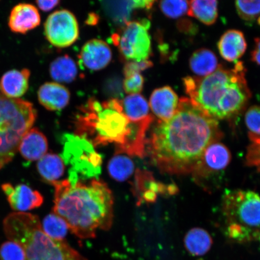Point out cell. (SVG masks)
Masks as SVG:
<instances>
[{
    "label": "cell",
    "mask_w": 260,
    "mask_h": 260,
    "mask_svg": "<svg viewBox=\"0 0 260 260\" xmlns=\"http://www.w3.org/2000/svg\"><path fill=\"white\" fill-rule=\"evenodd\" d=\"M221 138L217 120L190 99L182 98L175 115L154 126L148 152L156 167L165 173L192 174L206 149Z\"/></svg>",
    "instance_id": "1"
},
{
    "label": "cell",
    "mask_w": 260,
    "mask_h": 260,
    "mask_svg": "<svg viewBox=\"0 0 260 260\" xmlns=\"http://www.w3.org/2000/svg\"><path fill=\"white\" fill-rule=\"evenodd\" d=\"M55 187L54 213L67 223L81 239L93 238L98 229L108 230L113 219V197L102 181L93 179L88 183L69 181L53 184Z\"/></svg>",
    "instance_id": "2"
},
{
    "label": "cell",
    "mask_w": 260,
    "mask_h": 260,
    "mask_svg": "<svg viewBox=\"0 0 260 260\" xmlns=\"http://www.w3.org/2000/svg\"><path fill=\"white\" fill-rule=\"evenodd\" d=\"M246 69L237 61L232 70L218 69L209 76L183 79L190 99L212 118L226 119L239 114L251 96L246 79Z\"/></svg>",
    "instance_id": "3"
},
{
    "label": "cell",
    "mask_w": 260,
    "mask_h": 260,
    "mask_svg": "<svg viewBox=\"0 0 260 260\" xmlns=\"http://www.w3.org/2000/svg\"><path fill=\"white\" fill-rule=\"evenodd\" d=\"M77 120V135L93 146L115 144L119 147L131 133L132 123L123 112L121 101L100 102L90 99L81 107Z\"/></svg>",
    "instance_id": "4"
},
{
    "label": "cell",
    "mask_w": 260,
    "mask_h": 260,
    "mask_svg": "<svg viewBox=\"0 0 260 260\" xmlns=\"http://www.w3.org/2000/svg\"><path fill=\"white\" fill-rule=\"evenodd\" d=\"M3 226L8 238L23 247L26 260H87L64 240L48 237L34 214H10L4 220Z\"/></svg>",
    "instance_id": "5"
},
{
    "label": "cell",
    "mask_w": 260,
    "mask_h": 260,
    "mask_svg": "<svg viewBox=\"0 0 260 260\" xmlns=\"http://www.w3.org/2000/svg\"><path fill=\"white\" fill-rule=\"evenodd\" d=\"M222 206L229 238L240 243L260 241L258 194L251 190L227 191Z\"/></svg>",
    "instance_id": "6"
},
{
    "label": "cell",
    "mask_w": 260,
    "mask_h": 260,
    "mask_svg": "<svg viewBox=\"0 0 260 260\" xmlns=\"http://www.w3.org/2000/svg\"><path fill=\"white\" fill-rule=\"evenodd\" d=\"M32 104L9 99L0 92V170L11 162L23 136L37 119Z\"/></svg>",
    "instance_id": "7"
},
{
    "label": "cell",
    "mask_w": 260,
    "mask_h": 260,
    "mask_svg": "<svg viewBox=\"0 0 260 260\" xmlns=\"http://www.w3.org/2000/svg\"><path fill=\"white\" fill-rule=\"evenodd\" d=\"M62 158L70 167L71 186L86 179L96 178L102 172V158L88 140L77 135L63 136Z\"/></svg>",
    "instance_id": "8"
},
{
    "label": "cell",
    "mask_w": 260,
    "mask_h": 260,
    "mask_svg": "<svg viewBox=\"0 0 260 260\" xmlns=\"http://www.w3.org/2000/svg\"><path fill=\"white\" fill-rule=\"evenodd\" d=\"M149 22L129 21L120 34L114 35L112 41L125 59L141 61L148 60L151 54V40L148 32Z\"/></svg>",
    "instance_id": "9"
},
{
    "label": "cell",
    "mask_w": 260,
    "mask_h": 260,
    "mask_svg": "<svg viewBox=\"0 0 260 260\" xmlns=\"http://www.w3.org/2000/svg\"><path fill=\"white\" fill-rule=\"evenodd\" d=\"M44 30L48 41L57 48L71 46L79 36L76 16L67 10H60L49 16L44 25Z\"/></svg>",
    "instance_id": "10"
},
{
    "label": "cell",
    "mask_w": 260,
    "mask_h": 260,
    "mask_svg": "<svg viewBox=\"0 0 260 260\" xmlns=\"http://www.w3.org/2000/svg\"><path fill=\"white\" fill-rule=\"evenodd\" d=\"M231 160L229 149L222 143L214 142L206 149L192 174L198 179L206 178L225 170Z\"/></svg>",
    "instance_id": "11"
},
{
    "label": "cell",
    "mask_w": 260,
    "mask_h": 260,
    "mask_svg": "<svg viewBox=\"0 0 260 260\" xmlns=\"http://www.w3.org/2000/svg\"><path fill=\"white\" fill-rule=\"evenodd\" d=\"M2 188L12 209L18 212L24 213L36 209L44 202L42 194L27 185L21 184L14 187L11 184L5 183Z\"/></svg>",
    "instance_id": "12"
},
{
    "label": "cell",
    "mask_w": 260,
    "mask_h": 260,
    "mask_svg": "<svg viewBox=\"0 0 260 260\" xmlns=\"http://www.w3.org/2000/svg\"><path fill=\"white\" fill-rule=\"evenodd\" d=\"M79 57L81 67L90 71H99L111 61L112 50L106 42L95 39L83 45Z\"/></svg>",
    "instance_id": "13"
},
{
    "label": "cell",
    "mask_w": 260,
    "mask_h": 260,
    "mask_svg": "<svg viewBox=\"0 0 260 260\" xmlns=\"http://www.w3.org/2000/svg\"><path fill=\"white\" fill-rule=\"evenodd\" d=\"M179 104L177 93L170 86L156 89L149 100V107L160 121L170 119L176 113Z\"/></svg>",
    "instance_id": "14"
},
{
    "label": "cell",
    "mask_w": 260,
    "mask_h": 260,
    "mask_svg": "<svg viewBox=\"0 0 260 260\" xmlns=\"http://www.w3.org/2000/svg\"><path fill=\"white\" fill-rule=\"evenodd\" d=\"M40 23L41 16L38 9L28 3H20L12 9L8 24L13 32L24 34Z\"/></svg>",
    "instance_id": "15"
},
{
    "label": "cell",
    "mask_w": 260,
    "mask_h": 260,
    "mask_svg": "<svg viewBox=\"0 0 260 260\" xmlns=\"http://www.w3.org/2000/svg\"><path fill=\"white\" fill-rule=\"evenodd\" d=\"M39 102L50 111H58L66 107L70 103L69 90L58 83H45L38 90Z\"/></svg>",
    "instance_id": "16"
},
{
    "label": "cell",
    "mask_w": 260,
    "mask_h": 260,
    "mask_svg": "<svg viewBox=\"0 0 260 260\" xmlns=\"http://www.w3.org/2000/svg\"><path fill=\"white\" fill-rule=\"evenodd\" d=\"M217 47L223 59L229 62L236 63L246 50L245 36L239 30H228L220 38Z\"/></svg>",
    "instance_id": "17"
},
{
    "label": "cell",
    "mask_w": 260,
    "mask_h": 260,
    "mask_svg": "<svg viewBox=\"0 0 260 260\" xmlns=\"http://www.w3.org/2000/svg\"><path fill=\"white\" fill-rule=\"evenodd\" d=\"M154 3L148 0L136 1L102 2V7L106 14L117 23L126 24L133 11L136 9H150Z\"/></svg>",
    "instance_id": "18"
},
{
    "label": "cell",
    "mask_w": 260,
    "mask_h": 260,
    "mask_svg": "<svg viewBox=\"0 0 260 260\" xmlns=\"http://www.w3.org/2000/svg\"><path fill=\"white\" fill-rule=\"evenodd\" d=\"M30 76L28 69L8 71L0 80V92L9 99H19L28 89Z\"/></svg>",
    "instance_id": "19"
},
{
    "label": "cell",
    "mask_w": 260,
    "mask_h": 260,
    "mask_svg": "<svg viewBox=\"0 0 260 260\" xmlns=\"http://www.w3.org/2000/svg\"><path fill=\"white\" fill-rule=\"evenodd\" d=\"M18 149L25 160H40L47 153V139L38 128H31L22 138Z\"/></svg>",
    "instance_id": "20"
},
{
    "label": "cell",
    "mask_w": 260,
    "mask_h": 260,
    "mask_svg": "<svg viewBox=\"0 0 260 260\" xmlns=\"http://www.w3.org/2000/svg\"><path fill=\"white\" fill-rule=\"evenodd\" d=\"M121 105L123 113L131 122L140 123L154 119L149 114L147 101L140 93L125 97L121 101Z\"/></svg>",
    "instance_id": "21"
},
{
    "label": "cell",
    "mask_w": 260,
    "mask_h": 260,
    "mask_svg": "<svg viewBox=\"0 0 260 260\" xmlns=\"http://www.w3.org/2000/svg\"><path fill=\"white\" fill-rule=\"evenodd\" d=\"M135 192L139 202H153L160 193L167 189L164 185L157 183L151 174L146 171H138L136 175Z\"/></svg>",
    "instance_id": "22"
},
{
    "label": "cell",
    "mask_w": 260,
    "mask_h": 260,
    "mask_svg": "<svg viewBox=\"0 0 260 260\" xmlns=\"http://www.w3.org/2000/svg\"><path fill=\"white\" fill-rule=\"evenodd\" d=\"M189 67L197 77H206L218 69V59L214 52L209 49L201 48L191 55Z\"/></svg>",
    "instance_id": "23"
},
{
    "label": "cell",
    "mask_w": 260,
    "mask_h": 260,
    "mask_svg": "<svg viewBox=\"0 0 260 260\" xmlns=\"http://www.w3.org/2000/svg\"><path fill=\"white\" fill-rule=\"evenodd\" d=\"M184 244L185 248L190 255L203 256L211 249L213 239L206 230L201 228H193L185 236Z\"/></svg>",
    "instance_id": "24"
},
{
    "label": "cell",
    "mask_w": 260,
    "mask_h": 260,
    "mask_svg": "<svg viewBox=\"0 0 260 260\" xmlns=\"http://www.w3.org/2000/svg\"><path fill=\"white\" fill-rule=\"evenodd\" d=\"M50 74L52 79L58 83L73 82L78 74L77 64L68 55L58 57L51 63Z\"/></svg>",
    "instance_id": "25"
},
{
    "label": "cell",
    "mask_w": 260,
    "mask_h": 260,
    "mask_svg": "<svg viewBox=\"0 0 260 260\" xmlns=\"http://www.w3.org/2000/svg\"><path fill=\"white\" fill-rule=\"evenodd\" d=\"M38 170L41 176L48 183L53 184L62 177L64 166L62 158L57 154H45L39 160Z\"/></svg>",
    "instance_id": "26"
},
{
    "label": "cell",
    "mask_w": 260,
    "mask_h": 260,
    "mask_svg": "<svg viewBox=\"0 0 260 260\" xmlns=\"http://www.w3.org/2000/svg\"><path fill=\"white\" fill-rule=\"evenodd\" d=\"M189 6L187 14L197 18L205 25H211L216 22L218 16V9L216 1H200L193 0L188 2Z\"/></svg>",
    "instance_id": "27"
},
{
    "label": "cell",
    "mask_w": 260,
    "mask_h": 260,
    "mask_svg": "<svg viewBox=\"0 0 260 260\" xmlns=\"http://www.w3.org/2000/svg\"><path fill=\"white\" fill-rule=\"evenodd\" d=\"M108 171L110 176L116 181H124L134 172V162L127 156L117 154L109 161Z\"/></svg>",
    "instance_id": "28"
},
{
    "label": "cell",
    "mask_w": 260,
    "mask_h": 260,
    "mask_svg": "<svg viewBox=\"0 0 260 260\" xmlns=\"http://www.w3.org/2000/svg\"><path fill=\"white\" fill-rule=\"evenodd\" d=\"M245 123L251 141L248 148L260 149V106H252L247 110Z\"/></svg>",
    "instance_id": "29"
},
{
    "label": "cell",
    "mask_w": 260,
    "mask_h": 260,
    "mask_svg": "<svg viewBox=\"0 0 260 260\" xmlns=\"http://www.w3.org/2000/svg\"><path fill=\"white\" fill-rule=\"evenodd\" d=\"M42 229L50 238L62 241L69 228L61 217L54 213H51L45 217Z\"/></svg>",
    "instance_id": "30"
},
{
    "label": "cell",
    "mask_w": 260,
    "mask_h": 260,
    "mask_svg": "<svg viewBox=\"0 0 260 260\" xmlns=\"http://www.w3.org/2000/svg\"><path fill=\"white\" fill-rule=\"evenodd\" d=\"M237 14L240 18L251 23L260 15V0L258 1H237L235 2Z\"/></svg>",
    "instance_id": "31"
},
{
    "label": "cell",
    "mask_w": 260,
    "mask_h": 260,
    "mask_svg": "<svg viewBox=\"0 0 260 260\" xmlns=\"http://www.w3.org/2000/svg\"><path fill=\"white\" fill-rule=\"evenodd\" d=\"M189 3L187 1L167 0L159 3V7L164 14L170 18H178L187 14Z\"/></svg>",
    "instance_id": "32"
},
{
    "label": "cell",
    "mask_w": 260,
    "mask_h": 260,
    "mask_svg": "<svg viewBox=\"0 0 260 260\" xmlns=\"http://www.w3.org/2000/svg\"><path fill=\"white\" fill-rule=\"evenodd\" d=\"M1 260H26L23 247L17 242L8 241L3 244L0 248Z\"/></svg>",
    "instance_id": "33"
},
{
    "label": "cell",
    "mask_w": 260,
    "mask_h": 260,
    "mask_svg": "<svg viewBox=\"0 0 260 260\" xmlns=\"http://www.w3.org/2000/svg\"><path fill=\"white\" fill-rule=\"evenodd\" d=\"M144 85V79L141 73H135L125 76L123 81V89L129 95L139 94Z\"/></svg>",
    "instance_id": "34"
},
{
    "label": "cell",
    "mask_w": 260,
    "mask_h": 260,
    "mask_svg": "<svg viewBox=\"0 0 260 260\" xmlns=\"http://www.w3.org/2000/svg\"><path fill=\"white\" fill-rule=\"evenodd\" d=\"M152 66L153 63L149 60L141 61H129L123 68V74L126 76L132 74L141 73V71L147 70Z\"/></svg>",
    "instance_id": "35"
},
{
    "label": "cell",
    "mask_w": 260,
    "mask_h": 260,
    "mask_svg": "<svg viewBox=\"0 0 260 260\" xmlns=\"http://www.w3.org/2000/svg\"><path fill=\"white\" fill-rule=\"evenodd\" d=\"M39 8L44 12L50 11L51 10L56 8L59 4L60 1L53 0V1H37Z\"/></svg>",
    "instance_id": "36"
},
{
    "label": "cell",
    "mask_w": 260,
    "mask_h": 260,
    "mask_svg": "<svg viewBox=\"0 0 260 260\" xmlns=\"http://www.w3.org/2000/svg\"><path fill=\"white\" fill-rule=\"evenodd\" d=\"M254 50L251 53V59L260 67V38L255 40Z\"/></svg>",
    "instance_id": "37"
},
{
    "label": "cell",
    "mask_w": 260,
    "mask_h": 260,
    "mask_svg": "<svg viewBox=\"0 0 260 260\" xmlns=\"http://www.w3.org/2000/svg\"><path fill=\"white\" fill-rule=\"evenodd\" d=\"M97 16L95 14H90L87 19V23L90 25H94L97 23Z\"/></svg>",
    "instance_id": "38"
}]
</instances>
